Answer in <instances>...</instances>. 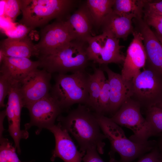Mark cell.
Wrapping results in <instances>:
<instances>
[{
  "instance_id": "obj_1",
  "label": "cell",
  "mask_w": 162,
  "mask_h": 162,
  "mask_svg": "<svg viewBox=\"0 0 162 162\" xmlns=\"http://www.w3.org/2000/svg\"><path fill=\"white\" fill-rule=\"evenodd\" d=\"M57 120L70 133L77 142L80 151L96 149L102 154L105 145L103 140L106 138L100 131L95 112H92L86 105L80 104L65 116L60 115Z\"/></svg>"
},
{
  "instance_id": "obj_2",
  "label": "cell",
  "mask_w": 162,
  "mask_h": 162,
  "mask_svg": "<svg viewBox=\"0 0 162 162\" xmlns=\"http://www.w3.org/2000/svg\"><path fill=\"white\" fill-rule=\"evenodd\" d=\"M87 42L74 40L51 53L39 56V66L52 74L72 73L85 70L89 61Z\"/></svg>"
},
{
  "instance_id": "obj_3",
  "label": "cell",
  "mask_w": 162,
  "mask_h": 162,
  "mask_svg": "<svg viewBox=\"0 0 162 162\" xmlns=\"http://www.w3.org/2000/svg\"><path fill=\"white\" fill-rule=\"evenodd\" d=\"M72 0H20L22 24L31 30L55 19L64 20L74 6Z\"/></svg>"
},
{
  "instance_id": "obj_4",
  "label": "cell",
  "mask_w": 162,
  "mask_h": 162,
  "mask_svg": "<svg viewBox=\"0 0 162 162\" xmlns=\"http://www.w3.org/2000/svg\"><path fill=\"white\" fill-rule=\"evenodd\" d=\"M95 113L100 128L110 143V159L114 158V154L117 152L121 157L119 162H131L155 148V141L144 143L135 142L128 138L121 128L110 118Z\"/></svg>"
},
{
  "instance_id": "obj_5",
  "label": "cell",
  "mask_w": 162,
  "mask_h": 162,
  "mask_svg": "<svg viewBox=\"0 0 162 162\" xmlns=\"http://www.w3.org/2000/svg\"><path fill=\"white\" fill-rule=\"evenodd\" d=\"M89 74L84 70L70 74H58L56 76L50 95L62 110L76 104L87 105Z\"/></svg>"
},
{
  "instance_id": "obj_6",
  "label": "cell",
  "mask_w": 162,
  "mask_h": 162,
  "mask_svg": "<svg viewBox=\"0 0 162 162\" xmlns=\"http://www.w3.org/2000/svg\"><path fill=\"white\" fill-rule=\"evenodd\" d=\"M140 104L131 98L125 100L110 119L118 125L131 129L134 134L130 137L138 143L148 141L153 134L149 124L142 116Z\"/></svg>"
},
{
  "instance_id": "obj_7",
  "label": "cell",
  "mask_w": 162,
  "mask_h": 162,
  "mask_svg": "<svg viewBox=\"0 0 162 162\" xmlns=\"http://www.w3.org/2000/svg\"><path fill=\"white\" fill-rule=\"evenodd\" d=\"M131 98L147 109L155 106L162 100V74L146 67L132 80Z\"/></svg>"
},
{
  "instance_id": "obj_8",
  "label": "cell",
  "mask_w": 162,
  "mask_h": 162,
  "mask_svg": "<svg viewBox=\"0 0 162 162\" xmlns=\"http://www.w3.org/2000/svg\"><path fill=\"white\" fill-rule=\"evenodd\" d=\"M87 55L89 61L100 65L111 63H123L125 56L121 49L119 39L106 32L92 35L87 40Z\"/></svg>"
},
{
  "instance_id": "obj_9",
  "label": "cell",
  "mask_w": 162,
  "mask_h": 162,
  "mask_svg": "<svg viewBox=\"0 0 162 162\" xmlns=\"http://www.w3.org/2000/svg\"><path fill=\"white\" fill-rule=\"evenodd\" d=\"M40 40L35 44L39 56L54 52L67 45L76 38L65 20H56L44 26L40 32Z\"/></svg>"
},
{
  "instance_id": "obj_10",
  "label": "cell",
  "mask_w": 162,
  "mask_h": 162,
  "mask_svg": "<svg viewBox=\"0 0 162 162\" xmlns=\"http://www.w3.org/2000/svg\"><path fill=\"white\" fill-rule=\"evenodd\" d=\"M51 74L37 69L19 83V89L23 107L49 95L51 87Z\"/></svg>"
},
{
  "instance_id": "obj_11",
  "label": "cell",
  "mask_w": 162,
  "mask_h": 162,
  "mask_svg": "<svg viewBox=\"0 0 162 162\" xmlns=\"http://www.w3.org/2000/svg\"><path fill=\"white\" fill-rule=\"evenodd\" d=\"M30 121L25 125V130L32 126L38 128L39 133L43 128L48 129L54 124L56 120L62 111L57 101L50 95L27 106Z\"/></svg>"
},
{
  "instance_id": "obj_12",
  "label": "cell",
  "mask_w": 162,
  "mask_h": 162,
  "mask_svg": "<svg viewBox=\"0 0 162 162\" xmlns=\"http://www.w3.org/2000/svg\"><path fill=\"white\" fill-rule=\"evenodd\" d=\"M19 83H11L5 110L8 123V131L14 140L15 148L20 153V140L27 139L29 134L27 130L20 129L21 111L23 105L19 91Z\"/></svg>"
},
{
  "instance_id": "obj_13",
  "label": "cell",
  "mask_w": 162,
  "mask_h": 162,
  "mask_svg": "<svg viewBox=\"0 0 162 162\" xmlns=\"http://www.w3.org/2000/svg\"><path fill=\"white\" fill-rule=\"evenodd\" d=\"M133 38L128 46L121 74L123 80L131 81L145 66L147 57L140 32L134 29Z\"/></svg>"
},
{
  "instance_id": "obj_14",
  "label": "cell",
  "mask_w": 162,
  "mask_h": 162,
  "mask_svg": "<svg viewBox=\"0 0 162 162\" xmlns=\"http://www.w3.org/2000/svg\"><path fill=\"white\" fill-rule=\"evenodd\" d=\"M134 29L142 34L147 60L145 66L162 74V44L143 17L133 19Z\"/></svg>"
},
{
  "instance_id": "obj_15",
  "label": "cell",
  "mask_w": 162,
  "mask_h": 162,
  "mask_svg": "<svg viewBox=\"0 0 162 162\" xmlns=\"http://www.w3.org/2000/svg\"><path fill=\"white\" fill-rule=\"evenodd\" d=\"M47 129L53 133L56 141L55 147L51 158L52 161L58 157L64 162H82L86 152L78 150L69 132L60 122Z\"/></svg>"
},
{
  "instance_id": "obj_16",
  "label": "cell",
  "mask_w": 162,
  "mask_h": 162,
  "mask_svg": "<svg viewBox=\"0 0 162 162\" xmlns=\"http://www.w3.org/2000/svg\"><path fill=\"white\" fill-rule=\"evenodd\" d=\"M101 66V69L107 75L110 87L109 112L114 114L125 100L132 97V80L127 81L123 80L121 74L112 71L107 64Z\"/></svg>"
},
{
  "instance_id": "obj_17",
  "label": "cell",
  "mask_w": 162,
  "mask_h": 162,
  "mask_svg": "<svg viewBox=\"0 0 162 162\" xmlns=\"http://www.w3.org/2000/svg\"><path fill=\"white\" fill-rule=\"evenodd\" d=\"M0 74L11 82H20L39 66L38 61L27 58L5 56L0 64Z\"/></svg>"
},
{
  "instance_id": "obj_18",
  "label": "cell",
  "mask_w": 162,
  "mask_h": 162,
  "mask_svg": "<svg viewBox=\"0 0 162 162\" xmlns=\"http://www.w3.org/2000/svg\"><path fill=\"white\" fill-rule=\"evenodd\" d=\"M136 17L133 14L119 15L112 11L101 26L102 32L109 34L117 39L126 40L134 31L133 20Z\"/></svg>"
},
{
  "instance_id": "obj_19",
  "label": "cell",
  "mask_w": 162,
  "mask_h": 162,
  "mask_svg": "<svg viewBox=\"0 0 162 162\" xmlns=\"http://www.w3.org/2000/svg\"><path fill=\"white\" fill-rule=\"evenodd\" d=\"M75 35L76 40L86 42L92 35L93 21L86 5L81 6L66 19Z\"/></svg>"
},
{
  "instance_id": "obj_20",
  "label": "cell",
  "mask_w": 162,
  "mask_h": 162,
  "mask_svg": "<svg viewBox=\"0 0 162 162\" xmlns=\"http://www.w3.org/2000/svg\"><path fill=\"white\" fill-rule=\"evenodd\" d=\"M0 50L6 56L27 58L38 57V52L34 44L28 36L20 38H8L0 42Z\"/></svg>"
},
{
  "instance_id": "obj_21",
  "label": "cell",
  "mask_w": 162,
  "mask_h": 162,
  "mask_svg": "<svg viewBox=\"0 0 162 162\" xmlns=\"http://www.w3.org/2000/svg\"><path fill=\"white\" fill-rule=\"evenodd\" d=\"M114 0H87L86 4L91 17L93 25L101 26L106 18L113 11Z\"/></svg>"
},
{
  "instance_id": "obj_22",
  "label": "cell",
  "mask_w": 162,
  "mask_h": 162,
  "mask_svg": "<svg viewBox=\"0 0 162 162\" xmlns=\"http://www.w3.org/2000/svg\"><path fill=\"white\" fill-rule=\"evenodd\" d=\"M94 72L89 74V99L87 105L91 109L97 110L101 84L105 77L104 70L101 68L94 66Z\"/></svg>"
},
{
  "instance_id": "obj_23",
  "label": "cell",
  "mask_w": 162,
  "mask_h": 162,
  "mask_svg": "<svg viewBox=\"0 0 162 162\" xmlns=\"http://www.w3.org/2000/svg\"><path fill=\"white\" fill-rule=\"evenodd\" d=\"M146 0H114L113 11L119 15L133 14L136 18L143 17V8Z\"/></svg>"
},
{
  "instance_id": "obj_24",
  "label": "cell",
  "mask_w": 162,
  "mask_h": 162,
  "mask_svg": "<svg viewBox=\"0 0 162 162\" xmlns=\"http://www.w3.org/2000/svg\"><path fill=\"white\" fill-rule=\"evenodd\" d=\"M145 119L153 136L162 132V109L154 106L147 109Z\"/></svg>"
},
{
  "instance_id": "obj_25",
  "label": "cell",
  "mask_w": 162,
  "mask_h": 162,
  "mask_svg": "<svg viewBox=\"0 0 162 162\" xmlns=\"http://www.w3.org/2000/svg\"><path fill=\"white\" fill-rule=\"evenodd\" d=\"M110 98V87L108 80H103L98 100V107L95 113L103 115L109 112Z\"/></svg>"
},
{
  "instance_id": "obj_26",
  "label": "cell",
  "mask_w": 162,
  "mask_h": 162,
  "mask_svg": "<svg viewBox=\"0 0 162 162\" xmlns=\"http://www.w3.org/2000/svg\"><path fill=\"white\" fill-rule=\"evenodd\" d=\"M0 162H21L16 153V148L2 134H0Z\"/></svg>"
},
{
  "instance_id": "obj_27",
  "label": "cell",
  "mask_w": 162,
  "mask_h": 162,
  "mask_svg": "<svg viewBox=\"0 0 162 162\" xmlns=\"http://www.w3.org/2000/svg\"><path fill=\"white\" fill-rule=\"evenodd\" d=\"M4 2L3 17L14 23L20 13V0H7Z\"/></svg>"
},
{
  "instance_id": "obj_28",
  "label": "cell",
  "mask_w": 162,
  "mask_h": 162,
  "mask_svg": "<svg viewBox=\"0 0 162 162\" xmlns=\"http://www.w3.org/2000/svg\"><path fill=\"white\" fill-rule=\"evenodd\" d=\"M143 15L162 16V0H146L144 7Z\"/></svg>"
},
{
  "instance_id": "obj_29",
  "label": "cell",
  "mask_w": 162,
  "mask_h": 162,
  "mask_svg": "<svg viewBox=\"0 0 162 162\" xmlns=\"http://www.w3.org/2000/svg\"><path fill=\"white\" fill-rule=\"evenodd\" d=\"M11 82L4 75H0V106L1 108L6 106L4 100L8 95L11 86Z\"/></svg>"
},
{
  "instance_id": "obj_30",
  "label": "cell",
  "mask_w": 162,
  "mask_h": 162,
  "mask_svg": "<svg viewBox=\"0 0 162 162\" xmlns=\"http://www.w3.org/2000/svg\"><path fill=\"white\" fill-rule=\"evenodd\" d=\"M31 30L30 28L20 24L13 29L6 30L5 33L8 38H20L27 36V34Z\"/></svg>"
},
{
  "instance_id": "obj_31",
  "label": "cell",
  "mask_w": 162,
  "mask_h": 162,
  "mask_svg": "<svg viewBox=\"0 0 162 162\" xmlns=\"http://www.w3.org/2000/svg\"><path fill=\"white\" fill-rule=\"evenodd\" d=\"M143 18L148 26L155 29L156 33L162 36V16L143 15Z\"/></svg>"
},
{
  "instance_id": "obj_32",
  "label": "cell",
  "mask_w": 162,
  "mask_h": 162,
  "mask_svg": "<svg viewBox=\"0 0 162 162\" xmlns=\"http://www.w3.org/2000/svg\"><path fill=\"white\" fill-rule=\"evenodd\" d=\"M162 156L160 151L155 147L148 153L141 156L136 162H160Z\"/></svg>"
},
{
  "instance_id": "obj_33",
  "label": "cell",
  "mask_w": 162,
  "mask_h": 162,
  "mask_svg": "<svg viewBox=\"0 0 162 162\" xmlns=\"http://www.w3.org/2000/svg\"><path fill=\"white\" fill-rule=\"evenodd\" d=\"M83 162H104L98 153L96 149H89L86 151L82 158ZM110 162H119L115 158L110 159Z\"/></svg>"
},
{
  "instance_id": "obj_34",
  "label": "cell",
  "mask_w": 162,
  "mask_h": 162,
  "mask_svg": "<svg viewBox=\"0 0 162 162\" xmlns=\"http://www.w3.org/2000/svg\"><path fill=\"white\" fill-rule=\"evenodd\" d=\"M154 32L158 40H159V41L162 44V36L159 35L157 33H156L155 32Z\"/></svg>"
},
{
  "instance_id": "obj_35",
  "label": "cell",
  "mask_w": 162,
  "mask_h": 162,
  "mask_svg": "<svg viewBox=\"0 0 162 162\" xmlns=\"http://www.w3.org/2000/svg\"><path fill=\"white\" fill-rule=\"evenodd\" d=\"M155 106L162 109V100L159 103Z\"/></svg>"
},
{
  "instance_id": "obj_36",
  "label": "cell",
  "mask_w": 162,
  "mask_h": 162,
  "mask_svg": "<svg viewBox=\"0 0 162 162\" xmlns=\"http://www.w3.org/2000/svg\"><path fill=\"white\" fill-rule=\"evenodd\" d=\"M161 150H160V151L162 154V138L161 140V144H160V148Z\"/></svg>"
},
{
  "instance_id": "obj_37",
  "label": "cell",
  "mask_w": 162,
  "mask_h": 162,
  "mask_svg": "<svg viewBox=\"0 0 162 162\" xmlns=\"http://www.w3.org/2000/svg\"><path fill=\"white\" fill-rule=\"evenodd\" d=\"M160 162H162V157H161V158Z\"/></svg>"
}]
</instances>
